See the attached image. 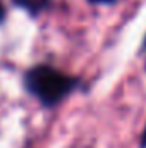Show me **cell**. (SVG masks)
Instances as JSON below:
<instances>
[{"label": "cell", "instance_id": "1", "mask_svg": "<svg viewBox=\"0 0 146 148\" xmlns=\"http://www.w3.org/2000/svg\"><path fill=\"white\" fill-rule=\"evenodd\" d=\"M24 86L45 107H55L74 91L77 79L52 66L40 64L26 73Z\"/></svg>", "mask_w": 146, "mask_h": 148}, {"label": "cell", "instance_id": "2", "mask_svg": "<svg viewBox=\"0 0 146 148\" xmlns=\"http://www.w3.org/2000/svg\"><path fill=\"white\" fill-rule=\"evenodd\" d=\"M88 2H91V3H113L115 0H88Z\"/></svg>", "mask_w": 146, "mask_h": 148}, {"label": "cell", "instance_id": "3", "mask_svg": "<svg viewBox=\"0 0 146 148\" xmlns=\"http://www.w3.org/2000/svg\"><path fill=\"white\" fill-rule=\"evenodd\" d=\"M141 148H146V127L143 131V134H141Z\"/></svg>", "mask_w": 146, "mask_h": 148}, {"label": "cell", "instance_id": "4", "mask_svg": "<svg viewBox=\"0 0 146 148\" xmlns=\"http://www.w3.org/2000/svg\"><path fill=\"white\" fill-rule=\"evenodd\" d=\"M5 19V9H3V5H2V2H0V23Z\"/></svg>", "mask_w": 146, "mask_h": 148}]
</instances>
